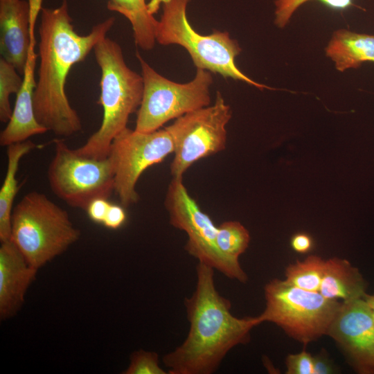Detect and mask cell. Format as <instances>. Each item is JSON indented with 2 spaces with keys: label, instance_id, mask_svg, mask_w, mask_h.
<instances>
[{
  "label": "cell",
  "instance_id": "6da1fadb",
  "mask_svg": "<svg viewBox=\"0 0 374 374\" xmlns=\"http://www.w3.org/2000/svg\"><path fill=\"white\" fill-rule=\"evenodd\" d=\"M39 25L38 78L33 96L37 121L57 136L67 137L82 131L77 112L65 91L71 67L85 59L95 46L107 37L114 17L96 24L80 35L74 30L66 0L55 8H42Z\"/></svg>",
  "mask_w": 374,
  "mask_h": 374
},
{
  "label": "cell",
  "instance_id": "7a4b0ae2",
  "mask_svg": "<svg viewBox=\"0 0 374 374\" xmlns=\"http://www.w3.org/2000/svg\"><path fill=\"white\" fill-rule=\"evenodd\" d=\"M193 294L185 299L190 329L184 342L165 355L163 362L169 374H211L228 352L250 339L257 317L238 318L231 312V301L217 290L214 269L199 262Z\"/></svg>",
  "mask_w": 374,
  "mask_h": 374
},
{
  "label": "cell",
  "instance_id": "3957f363",
  "mask_svg": "<svg viewBox=\"0 0 374 374\" xmlns=\"http://www.w3.org/2000/svg\"><path fill=\"white\" fill-rule=\"evenodd\" d=\"M93 52L101 71L97 103L103 107V120L98 130L75 150L81 155L101 159L108 157L114 139L127 127L130 115L138 111L143 80L127 65L116 42L106 37L95 46Z\"/></svg>",
  "mask_w": 374,
  "mask_h": 374
},
{
  "label": "cell",
  "instance_id": "277c9868",
  "mask_svg": "<svg viewBox=\"0 0 374 374\" xmlns=\"http://www.w3.org/2000/svg\"><path fill=\"white\" fill-rule=\"evenodd\" d=\"M80 237L69 213L44 193L32 191L14 206L10 240L39 269L63 253Z\"/></svg>",
  "mask_w": 374,
  "mask_h": 374
},
{
  "label": "cell",
  "instance_id": "5b68a950",
  "mask_svg": "<svg viewBox=\"0 0 374 374\" xmlns=\"http://www.w3.org/2000/svg\"><path fill=\"white\" fill-rule=\"evenodd\" d=\"M190 0H157L162 13L155 30L156 42L161 45L177 44L189 53L196 68L219 73L249 84L260 90L274 89L254 81L237 66L235 57L242 49L226 31L215 30L200 35L190 24L186 14Z\"/></svg>",
  "mask_w": 374,
  "mask_h": 374
},
{
  "label": "cell",
  "instance_id": "8992f818",
  "mask_svg": "<svg viewBox=\"0 0 374 374\" xmlns=\"http://www.w3.org/2000/svg\"><path fill=\"white\" fill-rule=\"evenodd\" d=\"M264 293L265 308L258 316L260 323H274L305 345L326 335L342 305L319 292L305 290L276 278L265 285Z\"/></svg>",
  "mask_w": 374,
  "mask_h": 374
},
{
  "label": "cell",
  "instance_id": "52a82bcc",
  "mask_svg": "<svg viewBox=\"0 0 374 374\" xmlns=\"http://www.w3.org/2000/svg\"><path fill=\"white\" fill-rule=\"evenodd\" d=\"M143 93L137 111L135 130L151 132L172 119L210 105V71L197 68L195 78L187 83H177L157 73L139 53Z\"/></svg>",
  "mask_w": 374,
  "mask_h": 374
},
{
  "label": "cell",
  "instance_id": "ba28073f",
  "mask_svg": "<svg viewBox=\"0 0 374 374\" xmlns=\"http://www.w3.org/2000/svg\"><path fill=\"white\" fill-rule=\"evenodd\" d=\"M47 177L53 193L70 206L86 210L96 198L108 199L114 192V172L110 159L78 154L62 139H55Z\"/></svg>",
  "mask_w": 374,
  "mask_h": 374
},
{
  "label": "cell",
  "instance_id": "9c48e42d",
  "mask_svg": "<svg viewBox=\"0 0 374 374\" xmlns=\"http://www.w3.org/2000/svg\"><path fill=\"white\" fill-rule=\"evenodd\" d=\"M182 177H172L166 195L165 206L170 224L188 235L186 251L199 262L226 277L246 283L248 276L239 260L226 256L218 249L216 244L217 226L190 197Z\"/></svg>",
  "mask_w": 374,
  "mask_h": 374
},
{
  "label": "cell",
  "instance_id": "30bf717a",
  "mask_svg": "<svg viewBox=\"0 0 374 374\" xmlns=\"http://www.w3.org/2000/svg\"><path fill=\"white\" fill-rule=\"evenodd\" d=\"M231 109L220 91L213 105L188 112L165 128L174 145L172 177H183L195 162L226 149Z\"/></svg>",
  "mask_w": 374,
  "mask_h": 374
},
{
  "label": "cell",
  "instance_id": "8fae6325",
  "mask_svg": "<svg viewBox=\"0 0 374 374\" xmlns=\"http://www.w3.org/2000/svg\"><path fill=\"white\" fill-rule=\"evenodd\" d=\"M173 151V142L166 128L140 132L127 127L114 139L108 157L114 172V192L123 206L139 199L136 186L142 173Z\"/></svg>",
  "mask_w": 374,
  "mask_h": 374
},
{
  "label": "cell",
  "instance_id": "7c38bea8",
  "mask_svg": "<svg viewBox=\"0 0 374 374\" xmlns=\"http://www.w3.org/2000/svg\"><path fill=\"white\" fill-rule=\"evenodd\" d=\"M327 335L359 373L374 374V317L364 299L342 302Z\"/></svg>",
  "mask_w": 374,
  "mask_h": 374
},
{
  "label": "cell",
  "instance_id": "4fadbf2b",
  "mask_svg": "<svg viewBox=\"0 0 374 374\" xmlns=\"http://www.w3.org/2000/svg\"><path fill=\"white\" fill-rule=\"evenodd\" d=\"M38 269L24 258L10 240L0 247V319L16 315L22 307L28 289L35 280Z\"/></svg>",
  "mask_w": 374,
  "mask_h": 374
},
{
  "label": "cell",
  "instance_id": "5bb4252c",
  "mask_svg": "<svg viewBox=\"0 0 374 374\" xmlns=\"http://www.w3.org/2000/svg\"><path fill=\"white\" fill-rule=\"evenodd\" d=\"M35 36H30L22 85L17 93L11 118L0 134V144L2 146L22 142L28 140L30 136L48 132L37 121L34 112L33 96L37 82L35 71L38 55L35 51Z\"/></svg>",
  "mask_w": 374,
  "mask_h": 374
},
{
  "label": "cell",
  "instance_id": "9a60e30c",
  "mask_svg": "<svg viewBox=\"0 0 374 374\" xmlns=\"http://www.w3.org/2000/svg\"><path fill=\"white\" fill-rule=\"evenodd\" d=\"M30 44L28 1L0 0V51L23 76Z\"/></svg>",
  "mask_w": 374,
  "mask_h": 374
},
{
  "label": "cell",
  "instance_id": "2e32d148",
  "mask_svg": "<svg viewBox=\"0 0 374 374\" xmlns=\"http://www.w3.org/2000/svg\"><path fill=\"white\" fill-rule=\"evenodd\" d=\"M325 53L338 71L358 69L365 62H374V35L344 28L336 30L326 46Z\"/></svg>",
  "mask_w": 374,
  "mask_h": 374
},
{
  "label": "cell",
  "instance_id": "e0dca14e",
  "mask_svg": "<svg viewBox=\"0 0 374 374\" xmlns=\"http://www.w3.org/2000/svg\"><path fill=\"white\" fill-rule=\"evenodd\" d=\"M366 283L358 269L348 260L332 258L326 260L319 292L326 299L342 302L364 299Z\"/></svg>",
  "mask_w": 374,
  "mask_h": 374
},
{
  "label": "cell",
  "instance_id": "ac0fdd59",
  "mask_svg": "<svg viewBox=\"0 0 374 374\" xmlns=\"http://www.w3.org/2000/svg\"><path fill=\"white\" fill-rule=\"evenodd\" d=\"M30 140L7 146V169L0 190V241L10 240L11 216L15 196L19 189L16 175L22 157L35 149Z\"/></svg>",
  "mask_w": 374,
  "mask_h": 374
},
{
  "label": "cell",
  "instance_id": "d6986e66",
  "mask_svg": "<svg viewBox=\"0 0 374 374\" xmlns=\"http://www.w3.org/2000/svg\"><path fill=\"white\" fill-rule=\"evenodd\" d=\"M107 8L130 21L137 46L145 51L154 48L158 20L150 12L146 0H108Z\"/></svg>",
  "mask_w": 374,
  "mask_h": 374
},
{
  "label": "cell",
  "instance_id": "ffe728a7",
  "mask_svg": "<svg viewBox=\"0 0 374 374\" xmlns=\"http://www.w3.org/2000/svg\"><path fill=\"white\" fill-rule=\"evenodd\" d=\"M325 265L326 260L321 257L309 256L286 267L285 280L305 290L319 292Z\"/></svg>",
  "mask_w": 374,
  "mask_h": 374
},
{
  "label": "cell",
  "instance_id": "44dd1931",
  "mask_svg": "<svg viewBox=\"0 0 374 374\" xmlns=\"http://www.w3.org/2000/svg\"><path fill=\"white\" fill-rule=\"evenodd\" d=\"M249 241V231L238 221H226L217 226V246L222 253L232 259L238 260Z\"/></svg>",
  "mask_w": 374,
  "mask_h": 374
},
{
  "label": "cell",
  "instance_id": "7402d4cb",
  "mask_svg": "<svg viewBox=\"0 0 374 374\" xmlns=\"http://www.w3.org/2000/svg\"><path fill=\"white\" fill-rule=\"evenodd\" d=\"M23 78L17 69L3 58L0 59V121L8 123L12 109L10 97L17 93L22 85Z\"/></svg>",
  "mask_w": 374,
  "mask_h": 374
},
{
  "label": "cell",
  "instance_id": "603a6c76",
  "mask_svg": "<svg viewBox=\"0 0 374 374\" xmlns=\"http://www.w3.org/2000/svg\"><path fill=\"white\" fill-rule=\"evenodd\" d=\"M312 0H273L274 22L276 27H286L296 10L303 4ZM335 10H344L354 6L353 0H316Z\"/></svg>",
  "mask_w": 374,
  "mask_h": 374
},
{
  "label": "cell",
  "instance_id": "cb8c5ba5",
  "mask_svg": "<svg viewBox=\"0 0 374 374\" xmlns=\"http://www.w3.org/2000/svg\"><path fill=\"white\" fill-rule=\"evenodd\" d=\"M124 374H166L159 365L157 353L139 350L130 356V362Z\"/></svg>",
  "mask_w": 374,
  "mask_h": 374
},
{
  "label": "cell",
  "instance_id": "d4e9b609",
  "mask_svg": "<svg viewBox=\"0 0 374 374\" xmlns=\"http://www.w3.org/2000/svg\"><path fill=\"white\" fill-rule=\"evenodd\" d=\"M285 364L287 374H313L312 355L305 350L289 355Z\"/></svg>",
  "mask_w": 374,
  "mask_h": 374
},
{
  "label": "cell",
  "instance_id": "484cf974",
  "mask_svg": "<svg viewBox=\"0 0 374 374\" xmlns=\"http://www.w3.org/2000/svg\"><path fill=\"white\" fill-rule=\"evenodd\" d=\"M123 207L111 203L102 224L112 230L121 228L127 220V215Z\"/></svg>",
  "mask_w": 374,
  "mask_h": 374
},
{
  "label": "cell",
  "instance_id": "4316f807",
  "mask_svg": "<svg viewBox=\"0 0 374 374\" xmlns=\"http://www.w3.org/2000/svg\"><path fill=\"white\" fill-rule=\"evenodd\" d=\"M110 204L107 199L96 198L89 203L85 211L91 221L102 224Z\"/></svg>",
  "mask_w": 374,
  "mask_h": 374
},
{
  "label": "cell",
  "instance_id": "83f0119b",
  "mask_svg": "<svg viewBox=\"0 0 374 374\" xmlns=\"http://www.w3.org/2000/svg\"><path fill=\"white\" fill-rule=\"evenodd\" d=\"M313 374H331L335 373V367L328 356L323 353L312 356Z\"/></svg>",
  "mask_w": 374,
  "mask_h": 374
},
{
  "label": "cell",
  "instance_id": "f1b7e54d",
  "mask_svg": "<svg viewBox=\"0 0 374 374\" xmlns=\"http://www.w3.org/2000/svg\"><path fill=\"white\" fill-rule=\"evenodd\" d=\"M291 246L296 252L307 253L312 249V240L305 233H297L292 237Z\"/></svg>",
  "mask_w": 374,
  "mask_h": 374
},
{
  "label": "cell",
  "instance_id": "f546056e",
  "mask_svg": "<svg viewBox=\"0 0 374 374\" xmlns=\"http://www.w3.org/2000/svg\"><path fill=\"white\" fill-rule=\"evenodd\" d=\"M30 10V30H35L36 21L42 9L43 0H28Z\"/></svg>",
  "mask_w": 374,
  "mask_h": 374
},
{
  "label": "cell",
  "instance_id": "4dcf8cb0",
  "mask_svg": "<svg viewBox=\"0 0 374 374\" xmlns=\"http://www.w3.org/2000/svg\"><path fill=\"white\" fill-rule=\"evenodd\" d=\"M365 301L366 302L367 305L370 308V309L372 311L373 317H374V295H368L366 294L364 297Z\"/></svg>",
  "mask_w": 374,
  "mask_h": 374
},
{
  "label": "cell",
  "instance_id": "1f68e13d",
  "mask_svg": "<svg viewBox=\"0 0 374 374\" xmlns=\"http://www.w3.org/2000/svg\"><path fill=\"white\" fill-rule=\"evenodd\" d=\"M156 1V0H150V2H152V1Z\"/></svg>",
  "mask_w": 374,
  "mask_h": 374
}]
</instances>
